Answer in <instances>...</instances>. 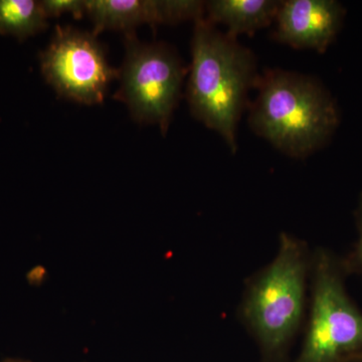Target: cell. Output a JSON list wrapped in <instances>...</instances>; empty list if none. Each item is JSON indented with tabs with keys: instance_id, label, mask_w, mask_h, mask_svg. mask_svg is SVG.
<instances>
[{
	"instance_id": "1",
	"label": "cell",
	"mask_w": 362,
	"mask_h": 362,
	"mask_svg": "<svg viewBox=\"0 0 362 362\" xmlns=\"http://www.w3.org/2000/svg\"><path fill=\"white\" fill-rule=\"evenodd\" d=\"M311 267L306 243L281 233L275 258L247 280L240 319L265 362L284 357L303 323Z\"/></svg>"
},
{
	"instance_id": "2",
	"label": "cell",
	"mask_w": 362,
	"mask_h": 362,
	"mask_svg": "<svg viewBox=\"0 0 362 362\" xmlns=\"http://www.w3.org/2000/svg\"><path fill=\"white\" fill-rule=\"evenodd\" d=\"M192 54L187 93L190 111L235 153L240 117L258 78L254 54L204 18L194 21Z\"/></svg>"
},
{
	"instance_id": "3",
	"label": "cell",
	"mask_w": 362,
	"mask_h": 362,
	"mask_svg": "<svg viewBox=\"0 0 362 362\" xmlns=\"http://www.w3.org/2000/svg\"><path fill=\"white\" fill-rule=\"evenodd\" d=\"M255 86L259 93L252 104L250 126L283 153L305 158L337 129V106L313 78L269 70L258 76Z\"/></svg>"
},
{
	"instance_id": "4",
	"label": "cell",
	"mask_w": 362,
	"mask_h": 362,
	"mask_svg": "<svg viewBox=\"0 0 362 362\" xmlns=\"http://www.w3.org/2000/svg\"><path fill=\"white\" fill-rule=\"evenodd\" d=\"M346 272L330 252L312 255L310 313L294 362H349L362 357V312L345 288Z\"/></svg>"
},
{
	"instance_id": "5",
	"label": "cell",
	"mask_w": 362,
	"mask_h": 362,
	"mask_svg": "<svg viewBox=\"0 0 362 362\" xmlns=\"http://www.w3.org/2000/svg\"><path fill=\"white\" fill-rule=\"evenodd\" d=\"M125 49L115 99L127 105L135 121L156 124L166 134L187 71L168 45L143 44L134 32L125 33Z\"/></svg>"
},
{
	"instance_id": "6",
	"label": "cell",
	"mask_w": 362,
	"mask_h": 362,
	"mask_svg": "<svg viewBox=\"0 0 362 362\" xmlns=\"http://www.w3.org/2000/svg\"><path fill=\"white\" fill-rule=\"evenodd\" d=\"M40 61L47 84L59 96L80 104L103 103L109 85L120 76L97 35L70 25L56 26Z\"/></svg>"
},
{
	"instance_id": "7",
	"label": "cell",
	"mask_w": 362,
	"mask_h": 362,
	"mask_svg": "<svg viewBox=\"0 0 362 362\" xmlns=\"http://www.w3.org/2000/svg\"><path fill=\"white\" fill-rule=\"evenodd\" d=\"M93 33L106 30L134 32L141 25H176L204 18L206 2L199 0H86Z\"/></svg>"
},
{
	"instance_id": "8",
	"label": "cell",
	"mask_w": 362,
	"mask_h": 362,
	"mask_svg": "<svg viewBox=\"0 0 362 362\" xmlns=\"http://www.w3.org/2000/svg\"><path fill=\"white\" fill-rule=\"evenodd\" d=\"M344 9L334 0L281 1L276 39L295 49L324 52L341 28Z\"/></svg>"
},
{
	"instance_id": "9",
	"label": "cell",
	"mask_w": 362,
	"mask_h": 362,
	"mask_svg": "<svg viewBox=\"0 0 362 362\" xmlns=\"http://www.w3.org/2000/svg\"><path fill=\"white\" fill-rule=\"evenodd\" d=\"M281 1L276 0H211L206 2L207 20L228 28V35H252L275 21Z\"/></svg>"
},
{
	"instance_id": "10",
	"label": "cell",
	"mask_w": 362,
	"mask_h": 362,
	"mask_svg": "<svg viewBox=\"0 0 362 362\" xmlns=\"http://www.w3.org/2000/svg\"><path fill=\"white\" fill-rule=\"evenodd\" d=\"M49 26L40 1L0 0V35L23 42Z\"/></svg>"
},
{
	"instance_id": "11",
	"label": "cell",
	"mask_w": 362,
	"mask_h": 362,
	"mask_svg": "<svg viewBox=\"0 0 362 362\" xmlns=\"http://www.w3.org/2000/svg\"><path fill=\"white\" fill-rule=\"evenodd\" d=\"M40 4L47 18H59L69 13L81 20L87 14L86 0H42Z\"/></svg>"
},
{
	"instance_id": "12",
	"label": "cell",
	"mask_w": 362,
	"mask_h": 362,
	"mask_svg": "<svg viewBox=\"0 0 362 362\" xmlns=\"http://www.w3.org/2000/svg\"><path fill=\"white\" fill-rule=\"evenodd\" d=\"M356 218L358 238H357L356 246L354 247L349 257L341 262L346 274L354 273L362 276V194L359 197Z\"/></svg>"
},
{
	"instance_id": "13",
	"label": "cell",
	"mask_w": 362,
	"mask_h": 362,
	"mask_svg": "<svg viewBox=\"0 0 362 362\" xmlns=\"http://www.w3.org/2000/svg\"><path fill=\"white\" fill-rule=\"evenodd\" d=\"M4 362H25V361H6Z\"/></svg>"
}]
</instances>
